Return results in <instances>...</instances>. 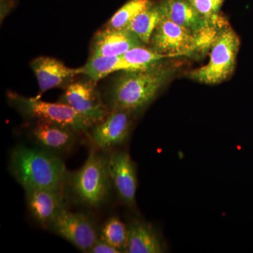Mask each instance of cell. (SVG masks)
<instances>
[{
  "label": "cell",
  "instance_id": "cell-1",
  "mask_svg": "<svg viewBox=\"0 0 253 253\" xmlns=\"http://www.w3.org/2000/svg\"><path fill=\"white\" fill-rule=\"evenodd\" d=\"M172 76V68L158 63L145 69L123 71L109 86L108 105L111 110H124L131 114L143 111Z\"/></svg>",
  "mask_w": 253,
  "mask_h": 253
},
{
  "label": "cell",
  "instance_id": "cell-2",
  "mask_svg": "<svg viewBox=\"0 0 253 253\" xmlns=\"http://www.w3.org/2000/svg\"><path fill=\"white\" fill-rule=\"evenodd\" d=\"M9 169L24 190L63 188L68 176L59 156L38 146L15 147L10 154Z\"/></svg>",
  "mask_w": 253,
  "mask_h": 253
},
{
  "label": "cell",
  "instance_id": "cell-3",
  "mask_svg": "<svg viewBox=\"0 0 253 253\" xmlns=\"http://www.w3.org/2000/svg\"><path fill=\"white\" fill-rule=\"evenodd\" d=\"M75 199L80 204L90 208H98L109 197L111 183L108 156L91 149L85 163L66 179Z\"/></svg>",
  "mask_w": 253,
  "mask_h": 253
},
{
  "label": "cell",
  "instance_id": "cell-4",
  "mask_svg": "<svg viewBox=\"0 0 253 253\" xmlns=\"http://www.w3.org/2000/svg\"><path fill=\"white\" fill-rule=\"evenodd\" d=\"M7 99L21 116L33 121L59 125L88 135L89 129L94 126L64 103L46 102L39 98L27 97L12 91L7 93Z\"/></svg>",
  "mask_w": 253,
  "mask_h": 253
},
{
  "label": "cell",
  "instance_id": "cell-5",
  "mask_svg": "<svg viewBox=\"0 0 253 253\" xmlns=\"http://www.w3.org/2000/svg\"><path fill=\"white\" fill-rule=\"evenodd\" d=\"M208 64L190 72L189 78L207 84H219L230 78L235 69L240 40L230 26L218 31L211 44Z\"/></svg>",
  "mask_w": 253,
  "mask_h": 253
},
{
  "label": "cell",
  "instance_id": "cell-6",
  "mask_svg": "<svg viewBox=\"0 0 253 253\" xmlns=\"http://www.w3.org/2000/svg\"><path fill=\"white\" fill-rule=\"evenodd\" d=\"M216 34L199 36L162 15L149 44L156 52L178 57L187 56L203 46L212 44Z\"/></svg>",
  "mask_w": 253,
  "mask_h": 253
},
{
  "label": "cell",
  "instance_id": "cell-7",
  "mask_svg": "<svg viewBox=\"0 0 253 253\" xmlns=\"http://www.w3.org/2000/svg\"><path fill=\"white\" fill-rule=\"evenodd\" d=\"M48 229L84 253L89 252L99 238L97 229L90 217L67 209L58 216Z\"/></svg>",
  "mask_w": 253,
  "mask_h": 253
},
{
  "label": "cell",
  "instance_id": "cell-8",
  "mask_svg": "<svg viewBox=\"0 0 253 253\" xmlns=\"http://www.w3.org/2000/svg\"><path fill=\"white\" fill-rule=\"evenodd\" d=\"M60 102L71 106L94 125L102 121L109 113L96 89V83L90 79L71 83L66 86Z\"/></svg>",
  "mask_w": 253,
  "mask_h": 253
},
{
  "label": "cell",
  "instance_id": "cell-9",
  "mask_svg": "<svg viewBox=\"0 0 253 253\" xmlns=\"http://www.w3.org/2000/svg\"><path fill=\"white\" fill-rule=\"evenodd\" d=\"M161 14L173 22L199 36L214 34L224 25L222 18L209 19L194 9L188 0H162L158 3Z\"/></svg>",
  "mask_w": 253,
  "mask_h": 253
},
{
  "label": "cell",
  "instance_id": "cell-10",
  "mask_svg": "<svg viewBox=\"0 0 253 253\" xmlns=\"http://www.w3.org/2000/svg\"><path fill=\"white\" fill-rule=\"evenodd\" d=\"M108 169L112 185L128 207L136 205L137 172L134 161L126 151H114L108 156Z\"/></svg>",
  "mask_w": 253,
  "mask_h": 253
},
{
  "label": "cell",
  "instance_id": "cell-11",
  "mask_svg": "<svg viewBox=\"0 0 253 253\" xmlns=\"http://www.w3.org/2000/svg\"><path fill=\"white\" fill-rule=\"evenodd\" d=\"M131 115L124 110H111L102 121L91 127L89 136L95 146L108 151L124 144L130 134Z\"/></svg>",
  "mask_w": 253,
  "mask_h": 253
},
{
  "label": "cell",
  "instance_id": "cell-12",
  "mask_svg": "<svg viewBox=\"0 0 253 253\" xmlns=\"http://www.w3.org/2000/svg\"><path fill=\"white\" fill-rule=\"evenodd\" d=\"M63 188L25 190L28 211L32 217L42 227L48 229L58 216L67 209Z\"/></svg>",
  "mask_w": 253,
  "mask_h": 253
},
{
  "label": "cell",
  "instance_id": "cell-13",
  "mask_svg": "<svg viewBox=\"0 0 253 253\" xmlns=\"http://www.w3.org/2000/svg\"><path fill=\"white\" fill-rule=\"evenodd\" d=\"M31 66L38 80L41 94L54 88H66L73 83V78L82 75L81 68H68L59 60L48 56L36 58Z\"/></svg>",
  "mask_w": 253,
  "mask_h": 253
},
{
  "label": "cell",
  "instance_id": "cell-14",
  "mask_svg": "<svg viewBox=\"0 0 253 253\" xmlns=\"http://www.w3.org/2000/svg\"><path fill=\"white\" fill-rule=\"evenodd\" d=\"M77 133L66 126L35 121L31 136L36 146L59 156L73 149L77 140Z\"/></svg>",
  "mask_w": 253,
  "mask_h": 253
},
{
  "label": "cell",
  "instance_id": "cell-15",
  "mask_svg": "<svg viewBox=\"0 0 253 253\" xmlns=\"http://www.w3.org/2000/svg\"><path fill=\"white\" fill-rule=\"evenodd\" d=\"M141 46L144 44L128 30L105 28L95 35L91 56H121L129 50Z\"/></svg>",
  "mask_w": 253,
  "mask_h": 253
},
{
  "label": "cell",
  "instance_id": "cell-16",
  "mask_svg": "<svg viewBox=\"0 0 253 253\" xmlns=\"http://www.w3.org/2000/svg\"><path fill=\"white\" fill-rule=\"evenodd\" d=\"M164 245L156 229L146 221L133 220L128 225L126 253H162Z\"/></svg>",
  "mask_w": 253,
  "mask_h": 253
},
{
  "label": "cell",
  "instance_id": "cell-17",
  "mask_svg": "<svg viewBox=\"0 0 253 253\" xmlns=\"http://www.w3.org/2000/svg\"><path fill=\"white\" fill-rule=\"evenodd\" d=\"M141 69L145 68L129 64L123 59L122 56L114 57L90 56L86 64L81 67L82 75H84L95 83H97L111 73L117 71H137Z\"/></svg>",
  "mask_w": 253,
  "mask_h": 253
},
{
  "label": "cell",
  "instance_id": "cell-18",
  "mask_svg": "<svg viewBox=\"0 0 253 253\" xmlns=\"http://www.w3.org/2000/svg\"><path fill=\"white\" fill-rule=\"evenodd\" d=\"M162 18L158 4H153L139 13L126 29L137 37L143 44H149L151 36Z\"/></svg>",
  "mask_w": 253,
  "mask_h": 253
},
{
  "label": "cell",
  "instance_id": "cell-19",
  "mask_svg": "<svg viewBox=\"0 0 253 253\" xmlns=\"http://www.w3.org/2000/svg\"><path fill=\"white\" fill-rule=\"evenodd\" d=\"M153 4L151 0H129L113 15L106 28L126 29L139 13Z\"/></svg>",
  "mask_w": 253,
  "mask_h": 253
},
{
  "label": "cell",
  "instance_id": "cell-20",
  "mask_svg": "<svg viewBox=\"0 0 253 253\" xmlns=\"http://www.w3.org/2000/svg\"><path fill=\"white\" fill-rule=\"evenodd\" d=\"M99 237L119 250L121 253H125L127 242L128 226L118 217L109 218L103 224Z\"/></svg>",
  "mask_w": 253,
  "mask_h": 253
},
{
  "label": "cell",
  "instance_id": "cell-21",
  "mask_svg": "<svg viewBox=\"0 0 253 253\" xmlns=\"http://www.w3.org/2000/svg\"><path fill=\"white\" fill-rule=\"evenodd\" d=\"M126 62L141 68H148L154 63H159L166 58H172L170 55L161 54L153 49L145 48L144 46H137L126 51L123 55Z\"/></svg>",
  "mask_w": 253,
  "mask_h": 253
},
{
  "label": "cell",
  "instance_id": "cell-22",
  "mask_svg": "<svg viewBox=\"0 0 253 253\" xmlns=\"http://www.w3.org/2000/svg\"><path fill=\"white\" fill-rule=\"evenodd\" d=\"M201 16L209 19L219 18L224 0H188Z\"/></svg>",
  "mask_w": 253,
  "mask_h": 253
},
{
  "label": "cell",
  "instance_id": "cell-23",
  "mask_svg": "<svg viewBox=\"0 0 253 253\" xmlns=\"http://www.w3.org/2000/svg\"><path fill=\"white\" fill-rule=\"evenodd\" d=\"M89 253H121V251L116 248L113 247L109 243L101 239V238H98L95 241L92 247L89 250Z\"/></svg>",
  "mask_w": 253,
  "mask_h": 253
}]
</instances>
